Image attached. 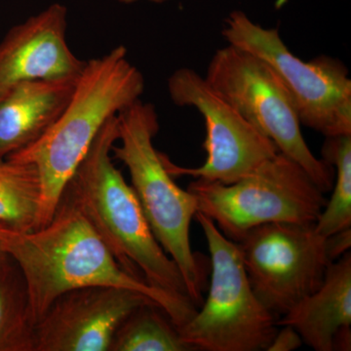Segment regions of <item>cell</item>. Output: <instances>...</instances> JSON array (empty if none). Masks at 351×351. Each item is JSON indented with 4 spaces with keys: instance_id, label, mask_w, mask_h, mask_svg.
<instances>
[{
    "instance_id": "cell-1",
    "label": "cell",
    "mask_w": 351,
    "mask_h": 351,
    "mask_svg": "<svg viewBox=\"0 0 351 351\" xmlns=\"http://www.w3.org/2000/svg\"><path fill=\"white\" fill-rule=\"evenodd\" d=\"M3 250L24 276L34 325L58 297L91 286L142 293L165 311L178 329L198 309L189 298L152 287L122 269L66 191L47 225L25 232L7 230Z\"/></svg>"
},
{
    "instance_id": "cell-2",
    "label": "cell",
    "mask_w": 351,
    "mask_h": 351,
    "mask_svg": "<svg viewBox=\"0 0 351 351\" xmlns=\"http://www.w3.org/2000/svg\"><path fill=\"white\" fill-rule=\"evenodd\" d=\"M145 84L144 75L129 61L123 45L89 60L54 124L34 144L7 157L38 171L41 195L34 230L52 219L69 180L106 122L140 100Z\"/></svg>"
},
{
    "instance_id": "cell-3",
    "label": "cell",
    "mask_w": 351,
    "mask_h": 351,
    "mask_svg": "<svg viewBox=\"0 0 351 351\" xmlns=\"http://www.w3.org/2000/svg\"><path fill=\"white\" fill-rule=\"evenodd\" d=\"M117 140L114 115L99 132L64 191L122 269L152 287L189 299L179 267L154 237L133 189L112 162Z\"/></svg>"
},
{
    "instance_id": "cell-4",
    "label": "cell",
    "mask_w": 351,
    "mask_h": 351,
    "mask_svg": "<svg viewBox=\"0 0 351 351\" xmlns=\"http://www.w3.org/2000/svg\"><path fill=\"white\" fill-rule=\"evenodd\" d=\"M119 140L112 154L129 171L131 186L152 233L179 267L189 299L202 304L205 267L191 249V223L198 212L195 196L176 184L166 169L154 138L159 131L158 115L151 103L138 100L117 114Z\"/></svg>"
},
{
    "instance_id": "cell-5",
    "label": "cell",
    "mask_w": 351,
    "mask_h": 351,
    "mask_svg": "<svg viewBox=\"0 0 351 351\" xmlns=\"http://www.w3.org/2000/svg\"><path fill=\"white\" fill-rule=\"evenodd\" d=\"M188 191L198 212L234 242L267 223H315L327 202L306 171L279 152L233 184L195 179Z\"/></svg>"
},
{
    "instance_id": "cell-6",
    "label": "cell",
    "mask_w": 351,
    "mask_h": 351,
    "mask_svg": "<svg viewBox=\"0 0 351 351\" xmlns=\"http://www.w3.org/2000/svg\"><path fill=\"white\" fill-rule=\"evenodd\" d=\"M195 218L211 256V282L200 311L178 329L182 338L195 351L267 350L277 318L254 293L237 242L206 215L197 212Z\"/></svg>"
},
{
    "instance_id": "cell-7",
    "label": "cell",
    "mask_w": 351,
    "mask_h": 351,
    "mask_svg": "<svg viewBox=\"0 0 351 351\" xmlns=\"http://www.w3.org/2000/svg\"><path fill=\"white\" fill-rule=\"evenodd\" d=\"M221 36L274 71L302 125L326 138L351 135V80L341 62L326 56L302 61L289 50L278 29L262 27L243 11L226 17Z\"/></svg>"
},
{
    "instance_id": "cell-8",
    "label": "cell",
    "mask_w": 351,
    "mask_h": 351,
    "mask_svg": "<svg viewBox=\"0 0 351 351\" xmlns=\"http://www.w3.org/2000/svg\"><path fill=\"white\" fill-rule=\"evenodd\" d=\"M204 77L279 152L299 164L323 193L331 191L334 168L309 149L287 91L263 60L228 44L215 52Z\"/></svg>"
},
{
    "instance_id": "cell-9",
    "label": "cell",
    "mask_w": 351,
    "mask_h": 351,
    "mask_svg": "<svg viewBox=\"0 0 351 351\" xmlns=\"http://www.w3.org/2000/svg\"><path fill=\"white\" fill-rule=\"evenodd\" d=\"M237 243L254 293L277 320L320 287L334 262L315 223H267Z\"/></svg>"
},
{
    "instance_id": "cell-10",
    "label": "cell",
    "mask_w": 351,
    "mask_h": 351,
    "mask_svg": "<svg viewBox=\"0 0 351 351\" xmlns=\"http://www.w3.org/2000/svg\"><path fill=\"white\" fill-rule=\"evenodd\" d=\"M167 87L173 103L196 108L206 128L203 147L207 156L199 167H180L162 154L166 169L173 178L191 176L203 181L233 184L278 152L274 142L193 69H177L168 78Z\"/></svg>"
},
{
    "instance_id": "cell-11",
    "label": "cell",
    "mask_w": 351,
    "mask_h": 351,
    "mask_svg": "<svg viewBox=\"0 0 351 351\" xmlns=\"http://www.w3.org/2000/svg\"><path fill=\"white\" fill-rule=\"evenodd\" d=\"M149 302H154L128 289L91 286L69 291L34 326V351H110L127 316Z\"/></svg>"
},
{
    "instance_id": "cell-12",
    "label": "cell",
    "mask_w": 351,
    "mask_h": 351,
    "mask_svg": "<svg viewBox=\"0 0 351 351\" xmlns=\"http://www.w3.org/2000/svg\"><path fill=\"white\" fill-rule=\"evenodd\" d=\"M68 9L54 3L13 27L0 41V101L17 85L77 77L86 62L66 43Z\"/></svg>"
},
{
    "instance_id": "cell-13",
    "label": "cell",
    "mask_w": 351,
    "mask_h": 351,
    "mask_svg": "<svg viewBox=\"0 0 351 351\" xmlns=\"http://www.w3.org/2000/svg\"><path fill=\"white\" fill-rule=\"evenodd\" d=\"M294 328L316 351L350 350L351 254L330 263L320 287L277 320Z\"/></svg>"
},
{
    "instance_id": "cell-14",
    "label": "cell",
    "mask_w": 351,
    "mask_h": 351,
    "mask_svg": "<svg viewBox=\"0 0 351 351\" xmlns=\"http://www.w3.org/2000/svg\"><path fill=\"white\" fill-rule=\"evenodd\" d=\"M78 76L23 82L0 101V160L34 144L54 124Z\"/></svg>"
},
{
    "instance_id": "cell-15",
    "label": "cell",
    "mask_w": 351,
    "mask_h": 351,
    "mask_svg": "<svg viewBox=\"0 0 351 351\" xmlns=\"http://www.w3.org/2000/svg\"><path fill=\"white\" fill-rule=\"evenodd\" d=\"M34 326L24 276L7 255L0 261V351H34Z\"/></svg>"
},
{
    "instance_id": "cell-16",
    "label": "cell",
    "mask_w": 351,
    "mask_h": 351,
    "mask_svg": "<svg viewBox=\"0 0 351 351\" xmlns=\"http://www.w3.org/2000/svg\"><path fill=\"white\" fill-rule=\"evenodd\" d=\"M110 351H195L156 302L132 311L113 336Z\"/></svg>"
},
{
    "instance_id": "cell-17",
    "label": "cell",
    "mask_w": 351,
    "mask_h": 351,
    "mask_svg": "<svg viewBox=\"0 0 351 351\" xmlns=\"http://www.w3.org/2000/svg\"><path fill=\"white\" fill-rule=\"evenodd\" d=\"M40 195L34 165L0 160V223L15 232L34 230Z\"/></svg>"
},
{
    "instance_id": "cell-18",
    "label": "cell",
    "mask_w": 351,
    "mask_h": 351,
    "mask_svg": "<svg viewBox=\"0 0 351 351\" xmlns=\"http://www.w3.org/2000/svg\"><path fill=\"white\" fill-rule=\"evenodd\" d=\"M322 159L334 168L335 178L331 199L316 221L315 230L329 237L351 226V135L326 138Z\"/></svg>"
},
{
    "instance_id": "cell-19",
    "label": "cell",
    "mask_w": 351,
    "mask_h": 351,
    "mask_svg": "<svg viewBox=\"0 0 351 351\" xmlns=\"http://www.w3.org/2000/svg\"><path fill=\"white\" fill-rule=\"evenodd\" d=\"M302 339L294 328L284 325L283 329L277 331L267 351H291L301 348Z\"/></svg>"
},
{
    "instance_id": "cell-20",
    "label": "cell",
    "mask_w": 351,
    "mask_h": 351,
    "mask_svg": "<svg viewBox=\"0 0 351 351\" xmlns=\"http://www.w3.org/2000/svg\"><path fill=\"white\" fill-rule=\"evenodd\" d=\"M328 250L332 261L341 258L348 252L351 245V228L341 230L327 237Z\"/></svg>"
},
{
    "instance_id": "cell-21",
    "label": "cell",
    "mask_w": 351,
    "mask_h": 351,
    "mask_svg": "<svg viewBox=\"0 0 351 351\" xmlns=\"http://www.w3.org/2000/svg\"><path fill=\"white\" fill-rule=\"evenodd\" d=\"M10 230V228H7L6 226L2 225V223H0V261L3 260V258L7 256L6 254L4 253L3 250V241L7 230Z\"/></svg>"
},
{
    "instance_id": "cell-22",
    "label": "cell",
    "mask_w": 351,
    "mask_h": 351,
    "mask_svg": "<svg viewBox=\"0 0 351 351\" xmlns=\"http://www.w3.org/2000/svg\"><path fill=\"white\" fill-rule=\"evenodd\" d=\"M117 1L120 2V3H125L130 4L134 3V2L140 1V0H117ZM147 1L154 2V3H164V2L168 1V0H147Z\"/></svg>"
}]
</instances>
